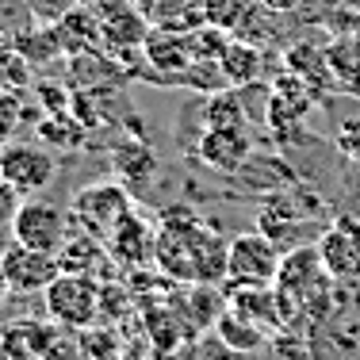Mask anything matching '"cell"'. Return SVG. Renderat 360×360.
I'll return each mask as SVG.
<instances>
[{
	"mask_svg": "<svg viewBox=\"0 0 360 360\" xmlns=\"http://www.w3.org/2000/svg\"><path fill=\"white\" fill-rule=\"evenodd\" d=\"M280 245L261 230L238 234L226 242V284L230 288H269L280 272Z\"/></svg>",
	"mask_w": 360,
	"mask_h": 360,
	"instance_id": "obj_2",
	"label": "cell"
},
{
	"mask_svg": "<svg viewBox=\"0 0 360 360\" xmlns=\"http://www.w3.org/2000/svg\"><path fill=\"white\" fill-rule=\"evenodd\" d=\"M31 70H35V65H31L15 46H4V50H0V89L23 92V89L31 84Z\"/></svg>",
	"mask_w": 360,
	"mask_h": 360,
	"instance_id": "obj_28",
	"label": "cell"
},
{
	"mask_svg": "<svg viewBox=\"0 0 360 360\" xmlns=\"http://www.w3.org/2000/svg\"><path fill=\"white\" fill-rule=\"evenodd\" d=\"M58 161L42 142H4L0 146V176L20 195H35L54 180Z\"/></svg>",
	"mask_w": 360,
	"mask_h": 360,
	"instance_id": "obj_4",
	"label": "cell"
},
{
	"mask_svg": "<svg viewBox=\"0 0 360 360\" xmlns=\"http://www.w3.org/2000/svg\"><path fill=\"white\" fill-rule=\"evenodd\" d=\"M257 222H261V234H269L272 242H284L288 238V230H291V222H299V215H295V207H291V200L288 195H272L269 203L261 207V215H257Z\"/></svg>",
	"mask_w": 360,
	"mask_h": 360,
	"instance_id": "obj_26",
	"label": "cell"
},
{
	"mask_svg": "<svg viewBox=\"0 0 360 360\" xmlns=\"http://www.w3.org/2000/svg\"><path fill=\"white\" fill-rule=\"evenodd\" d=\"M319 257L330 280H349L360 276V226L353 219H338L330 230L319 238Z\"/></svg>",
	"mask_w": 360,
	"mask_h": 360,
	"instance_id": "obj_11",
	"label": "cell"
},
{
	"mask_svg": "<svg viewBox=\"0 0 360 360\" xmlns=\"http://www.w3.org/2000/svg\"><path fill=\"white\" fill-rule=\"evenodd\" d=\"M257 8L261 4H253V0H203V23L222 27L234 39H250Z\"/></svg>",
	"mask_w": 360,
	"mask_h": 360,
	"instance_id": "obj_18",
	"label": "cell"
},
{
	"mask_svg": "<svg viewBox=\"0 0 360 360\" xmlns=\"http://www.w3.org/2000/svg\"><path fill=\"white\" fill-rule=\"evenodd\" d=\"M111 261L115 257L104 253V242L100 238H92L89 230H70L62 242V250H58V264H62V272H81V276H92L104 284V276H111Z\"/></svg>",
	"mask_w": 360,
	"mask_h": 360,
	"instance_id": "obj_12",
	"label": "cell"
},
{
	"mask_svg": "<svg viewBox=\"0 0 360 360\" xmlns=\"http://www.w3.org/2000/svg\"><path fill=\"white\" fill-rule=\"evenodd\" d=\"M131 215H134L131 192H127L119 180L89 184V188H81L77 200H73V222L81 230H89L92 238H100V242H108Z\"/></svg>",
	"mask_w": 360,
	"mask_h": 360,
	"instance_id": "obj_3",
	"label": "cell"
},
{
	"mask_svg": "<svg viewBox=\"0 0 360 360\" xmlns=\"http://www.w3.org/2000/svg\"><path fill=\"white\" fill-rule=\"evenodd\" d=\"M219 70H222V77H226L230 89H242V84H253L257 77H261L264 54L250 39H230V46L222 50V58H219Z\"/></svg>",
	"mask_w": 360,
	"mask_h": 360,
	"instance_id": "obj_17",
	"label": "cell"
},
{
	"mask_svg": "<svg viewBox=\"0 0 360 360\" xmlns=\"http://www.w3.org/2000/svg\"><path fill=\"white\" fill-rule=\"evenodd\" d=\"M20 115H23V92L0 89V146L12 142V131L20 127Z\"/></svg>",
	"mask_w": 360,
	"mask_h": 360,
	"instance_id": "obj_30",
	"label": "cell"
},
{
	"mask_svg": "<svg viewBox=\"0 0 360 360\" xmlns=\"http://www.w3.org/2000/svg\"><path fill=\"white\" fill-rule=\"evenodd\" d=\"M153 242H158V238L146 230V222L131 215L115 234L108 238V250H111V257H115V264H142L146 257L153 253Z\"/></svg>",
	"mask_w": 360,
	"mask_h": 360,
	"instance_id": "obj_22",
	"label": "cell"
},
{
	"mask_svg": "<svg viewBox=\"0 0 360 360\" xmlns=\"http://www.w3.org/2000/svg\"><path fill=\"white\" fill-rule=\"evenodd\" d=\"M4 46H12V39H8V31L0 27V50H4Z\"/></svg>",
	"mask_w": 360,
	"mask_h": 360,
	"instance_id": "obj_37",
	"label": "cell"
},
{
	"mask_svg": "<svg viewBox=\"0 0 360 360\" xmlns=\"http://www.w3.org/2000/svg\"><path fill=\"white\" fill-rule=\"evenodd\" d=\"M146 15L161 31H195L203 23V0H146Z\"/></svg>",
	"mask_w": 360,
	"mask_h": 360,
	"instance_id": "obj_21",
	"label": "cell"
},
{
	"mask_svg": "<svg viewBox=\"0 0 360 360\" xmlns=\"http://www.w3.org/2000/svg\"><path fill=\"white\" fill-rule=\"evenodd\" d=\"M12 295V284H8V272H4V261H0V303Z\"/></svg>",
	"mask_w": 360,
	"mask_h": 360,
	"instance_id": "obj_35",
	"label": "cell"
},
{
	"mask_svg": "<svg viewBox=\"0 0 360 360\" xmlns=\"http://www.w3.org/2000/svg\"><path fill=\"white\" fill-rule=\"evenodd\" d=\"M326 276H330V272L322 269L319 250H295V253H288L284 261H280L276 291H280L284 299H291V295L303 299L307 291H314L319 284H326Z\"/></svg>",
	"mask_w": 360,
	"mask_h": 360,
	"instance_id": "obj_14",
	"label": "cell"
},
{
	"mask_svg": "<svg viewBox=\"0 0 360 360\" xmlns=\"http://www.w3.org/2000/svg\"><path fill=\"white\" fill-rule=\"evenodd\" d=\"M284 65L288 73H295L303 84H311L314 92H322L330 81V62H326V46H314V42H295V46L284 50Z\"/></svg>",
	"mask_w": 360,
	"mask_h": 360,
	"instance_id": "obj_20",
	"label": "cell"
},
{
	"mask_svg": "<svg viewBox=\"0 0 360 360\" xmlns=\"http://www.w3.org/2000/svg\"><path fill=\"white\" fill-rule=\"evenodd\" d=\"M0 27L8 31V39H15L27 27H35V15H31L27 0H0Z\"/></svg>",
	"mask_w": 360,
	"mask_h": 360,
	"instance_id": "obj_29",
	"label": "cell"
},
{
	"mask_svg": "<svg viewBox=\"0 0 360 360\" xmlns=\"http://www.w3.org/2000/svg\"><path fill=\"white\" fill-rule=\"evenodd\" d=\"M326 62H330V81L345 92H360V35H341L326 42Z\"/></svg>",
	"mask_w": 360,
	"mask_h": 360,
	"instance_id": "obj_19",
	"label": "cell"
},
{
	"mask_svg": "<svg viewBox=\"0 0 360 360\" xmlns=\"http://www.w3.org/2000/svg\"><path fill=\"white\" fill-rule=\"evenodd\" d=\"M303 4H307V0H261L264 12H280V15L295 12V8H303Z\"/></svg>",
	"mask_w": 360,
	"mask_h": 360,
	"instance_id": "obj_34",
	"label": "cell"
},
{
	"mask_svg": "<svg viewBox=\"0 0 360 360\" xmlns=\"http://www.w3.org/2000/svg\"><path fill=\"white\" fill-rule=\"evenodd\" d=\"M54 31H58V39H62L65 58H73V54H89V50H100V46H104L96 4H77L70 15H62V20L54 23Z\"/></svg>",
	"mask_w": 360,
	"mask_h": 360,
	"instance_id": "obj_16",
	"label": "cell"
},
{
	"mask_svg": "<svg viewBox=\"0 0 360 360\" xmlns=\"http://www.w3.org/2000/svg\"><path fill=\"white\" fill-rule=\"evenodd\" d=\"M42 307H46V319L62 330H84L100 322V280L81 276V272H58L54 284L42 291Z\"/></svg>",
	"mask_w": 360,
	"mask_h": 360,
	"instance_id": "obj_1",
	"label": "cell"
},
{
	"mask_svg": "<svg viewBox=\"0 0 360 360\" xmlns=\"http://www.w3.org/2000/svg\"><path fill=\"white\" fill-rule=\"evenodd\" d=\"M195 158L215 173H238L253 158V139L245 127H207L195 142Z\"/></svg>",
	"mask_w": 360,
	"mask_h": 360,
	"instance_id": "obj_9",
	"label": "cell"
},
{
	"mask_svg": "<svg viewBox=\"0 0 360 360\" xmlns=\"http://www.w3.org/2000/svg\"><path fill=\"white\" fill-rule=\"evenodd\" d=\"M8 245H12V226H8V222H0V253H4Z\"/></svg>",
	"mask_w": 360,
	"mask_h": 360,
	"instance_id": "obj_36",
	"label": "cell"
},
{
	"mask_svg": "<svg viewBox=\"0 0 360 360\" xmlns=\"http://www.w3.org/2000/svg\"><path fill=\"white\" fill-rule=\"evenodd\" d=\"M58 338L62 326L46 314H15L0 322V360H42Z\"/></svg>",
	"mask_w": 360,
	"mask_h": 360,
	"instance_id": "obj_6",
	"label": "cell"
},
{
	"mask_svg": "<svg viewBox=\"0 0 360 360\" xmlns=\"http://www.w3.org/2000/svg\"><path fill=\"white\" fill-rule=\"evenodd\" d=\"M211 330H215V338L230 349V353H257V349L269 345V326H261L257 319L242 314L238 307H230V303L219 311V319H215Z\"/></svg>",
	"mask_w": 360,
	"mask_h": 360,
	"instance_id": "obj_15",
	"label": "cell"
},
{
	"mask_svg": "<svg viewBox=\"0 0 360 360\" xmlns=\"http://www.w3.org/2000/svg\"><path fill=\"white\" fill-rule=\"evenodd\" d=\"M142 58L150 70H161L169 77H184L195 62L192 39L184 31H161V27H150V35L142 42Z\"/></svg>",
	"mask_w": 360,
	"mask_h": 360,
	"instance_id": "obj_13",
	"label": "cell"
},
{
	"mask_svg": "<svg viewBox=\"0 0 360 360\" xmlns=\"http://www.w3.org/2000/svg\"><path fill=\"white\" fill-rule=\"evenodd\" d=\"M0 184H4V176H0Z\"/></svg>",
	"mask_w": 360,
	"mask_h": 360,
	"instance_id": "obj_40",
	"label": "cell"
},
{
	"mask_svg": "<svg viewBox=\"0 0 360 360\" xmlns=\"http://www.w3.org/2000/svg\"><path fill=\"white\" fill-rule=\"evenodd\" d=\"M84 4H104V0H84Z\"/></svg>",
	"mask_w": 360,
	"mask_h": 360,
	"instance_id": "obj_38",
	"label": "cell"
},
{
	"mask_svg": "<svg viewBox=\"0 0 360 360\" xmlns=\"http://www.w3.org/2000/svg\"><path fill=\"white\" fill-rule=\"evenodd\" d=\"M70 215L50 200H23L20 211L12 215V242L31 245L42 253H58L70 234Z\"/></svg>",
	"mask_w": 360,
	"mask_h": 360,
	"instance_id": "obj_5",
	"label": "cell"
},
{
	"mask_svg": "<svg viewBox=\"0 0 360 360\" xmlns=\"http://www.w3.org/2000/svg\"><path fill=\"white\" fill-rule=\"evenodd\" d=\"M100 15V35H104V46L111 54H131V50H142L146 35H150V15H146L142 4L134 0H104L96 4Z\"/></svg>",
	"mask_w": 360,
	"mask_h": 360,
	"instance_id": "obj_7",
	"label": "cell"
},
{
	"mask_svg": "<svg viewBox=\"0 0 360 360\" xmlns=\"http://www.w3.org/2000/svg\"><path fill=\"white\" fill-rule=\"evenodd\" d=\"M311 108H314V89H311V84H303L295 73H284L276 84H272V92H269L264 119H269L272 131L288 134V131H295V127L311 115Z\"/></svg>",
	"mask_w": 360,
	"mask_h": 360,
	"instance_id": "obj_10",
	"label": "cell"
},
{
	"mask_svg": "<svg viewBox=\"0 0 360 360\" xmlns=\"http://www.w3.org/2000/svg\"><path fill=\"white\" fill-rule=\"evenodd\" d=\"M0 261H4L8 284H12L15 295H42L54 284L58 272H62L58 253H42V250H31V245H20V242L8 245L0 253Z\"/></svg>",
	"mask_w": 360,
	"mask_h": 360,
	"instance_id": "obj_8",
	"label": "cell"
},
{
	"mask_svg": "<svg viewBox=\"0 0 360 360\" xmlns=\"http://www.w3.org/2000/svg\"><path fill=\"white\" fill-rule=\"evenodd\" d=\"M35 96H39V104L46 108L50 115H70V108H73V104H65V100H70V92L58 89V84H39Z\"/></svg>",
	"mask_w": 360,
	"mask_h": 360,
	"instance_id": "obj_32",
	"label": "cell"
},
{
	"mask_svg": "<svg viewBox=\"0 0 360 360\" xmlns=\"http://www.w3.org/2000/svg\"><path fill=\"white\" fill-rule=\"evenodd\" d=\"M322 4H330V8H333V4H338V0H322Z\"/></svg>",
	"mask_w": 360,
	"mask_h": 360,
	"instance_id": "obj_39",
	"label": "cell"
},
{
	"mask_svg": "<svg viewBox=\"0 0 360 360\" xmlns=\"http://www.w3.org/2000/svg\"><path fill=\"white\" fill-rule=\"evenodd\" d=\"M12 46L20 50L23 58H27L31 65H42V62H54V58H62V39H58V31L50 27V23H35V27H27L23 35L12 39Z\"/></svg>",
	"mask_w": 360,
	"mask_h": 360,
	"instance_id": "obj_23",
	"label": "cell"
},
{
	"mask_svg": "<svg viewBox=\"0 0 360 360\" xmlns=\"http://www.w3.org/2000/svg\"><path fill=\"white\" fill-rule=\"evenodd\" d=\"M42 360H84V356H81L77 338H70V330H62V338L46 349V356H42Z\"/></svg>",
	"mask_w": 360,
	"mask_h": 360,
	"instance_id": "obj_33",
	"label": "cell"
},
{
	"mask_svg": "<svg viewBox=\"0 0 360 360\" xmlns=\"http://www.w3.org/2000/svg\"><path fill=\"white\" fill-rule=\"evenodd\" d=\"M188 39H192L195 62H219L222 50L230 46V39H234V35H226L222 27H211V23H200L195 31H188Z\"/></svg>",
	"mask_w": 360,
	"mask_h": 360,
	"instance_id": "obj_27",
	"label": "cell"
},
{
	"mask_svg": "<svg viewBox=\"0 0 360 360\" xmlns=\"http://www.w3.org/2000/svg\"><path fill=\"white\" fill-rule=\"evenodd\" d=\"M77 345H81L84 360H119L123 356L119 333L104 322H92V326H84V330H77Z\"/></svg>",
	"mask_w": 360,
	"mask_h": 360,
	"instance_id": "obj_24",
	"label": "cell"
},
{
	"mask_svg": "<svg viewBox=\"0 0 360 360\" xmlns=\"http://www.w3.org/2000/svg\"><path fill=\"white\" fill-rule=\"evenodd\" d=\"M203 127H245V108L234 89H219L203 104Z\"/></svg>",
	"mask_w": 360,
	"mask_h": 360,
	"instance_id": "obj_25",
	"label": "cell"
},
{
	"mask_svg": "<svg viewBox=\"0 0 360 360\" xmlns=\"http://www.w3.org/2000/svg\"><path fill=\"white\" fill-rule=\"evenodd\" d=\"M27 4H31L35 23H50V27H54L62 15H70L77 4H84V0H27Z\"/></svg>",
	"mask_w": 360,
	"mask_h": 360,
	"instance_id": "obj_31",
	"label": "cell"
}]
</instances>
